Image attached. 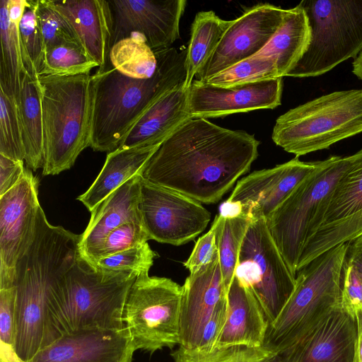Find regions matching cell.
<instances>
[{"label":"cell","instance_id":"cell-1","mask_svg":"<svg viewBox=\"0 0 362 362\" xmlns=\"http://www.w3.org/2000/svg\"><path fill=\"white\" fill-rule=\"evenodd\" d=\"M259 144L246 132L191 117L160 145L141 177L201 203L214 204L250 170Z\"/></svg>","mask_w":362,"mask_h":362},{"label":"cell","instance_id":"cell-2","mask_svg":"<svg viewBox=\"0 0 362 362\" xmlns=\"http://www.w3.org/2000/svg\"><path fill=\"white\" fill-rule=\"evenodd\" d=\"M80 240L81 235L51 225L40 206L33 242L16 265L15 348L23 362L54 341L48 300L55 283L74 264Z\"/></svg>","mask_w":362,"mask_h":362},{"label":"cell","instance_id":"cell-3","mask_svg":"<svg viewBox=\"0 0 362 362\" xmlns=\"http://www.w3.org/2000/svg\"><path fill=\"white\" fill-rule=\"evenodd\" d=\"M157 66L146 79L128 77L111 64L92 75L93 112L90 144L93 151L117 149L136 122L161 96L185 83L187 49L154 52Z\"/></svg>","mask_w":362,"mask_h":362},{"label":"cell","instance_id":"cell-4","mask_svg":"<svg viewBox=\"0 0 362 362\" xmlns=\"http://www.w3.org/2000/svg\"><path fill=\"white\" fill-rule=\"evenodd\" d=\"M138 275L133 271L102 269L79 252L51 290L47 308L54 340L82 328L125 327L124 304Z\"/></svg>","mask_w":362,"mask_h":362},{"label":"cell","instance_id":"cell-5","mask_svg":"<svg viewBox=\"0 0 362 362\" xmlns=\"http://www.w3.org/2000/svg\"><path fill=\"white\" fill-rule=\"evenodd\" d=\"M44 134L43 175L70 169L89 147L93 77L40 76Z\"/></svg>","mask_w":362,"mask_h":362},{"label":"cell","instance_id":"cell-6","mask_svg":"<svg viewBox=\"0 0 362 362\" xmlns=\"http://www.w3.org/2000/svg\"><path fill=\"white\" fill-rule=\"evenodd\" d=\"M356 158V153L322 160L265 218L276 247L295 276L306 240L321 226L336 185Z\"/></svg>","mask_w":362,"mask_h":362},{"label":"cell","instance_id":"cell-7","mask_svg":"<svg viewBox=\"0 0 362 362\" xmlns=\"http://www.w3.org/2000/svg\"><path fill=\"white\" fill-rule=\"evenodd\" d=\"M347 246L348 242L336 245L297 272L295 288L269 325L263 346L278 354L341 305V272Z\"/></svg>","mask_w":362,"mask_h":362},{"label":"cell","instance_id":"cell-8","mask_svg":"<svg viewBox=\"0 0 362 362\" xmlns=\"http://www.w3.org/2000/svg\"><path fill=\"white\" fill-rule=\"evenodd\" d=\"M362 132V89L331 93L276 120L272 140L296 157L329 148Z\"/></svg>","mask_w":362,"mask_h":362},{"label":"cell","instance_id":"cell-9","mask_svg":"<svg viewBox=\"0 0 362 362\" xmlns=\"http://www.w3.org/2000/svg\"><path fill=\"white\" fill-rule=\"evenodd\" d=\"M310 30L309 45L287 76L312 77L325 74L362 50V0H304Z\"/></svg>","mask_w":362,"mask_h":362},{"label":"cell","instance_id":"cell-10","mask_svg":"<svg viewBox=\"0 0 362 362\" xmlns=\"http://www.w3.org/2000/svg\"><path fill=\"white\" fill-rule=\"evenodd\" d=\"M182 286L165 277L138 275L124 308L123 321L136 350L151 354L180 341Z\"/></svg>","mask_w":362,"mask_h":362},{"label":"cell","instance_id":"cell-11","mask_svg":"<svg viewBox=\"0 0 362 362\" xmlns=\"http://www.w3.org/2000/svg\"><path fill=\"white\" fill-rule=\"evenodd\" d=\"M235 276L261 304L269 324L278 317L296 286L264 217H252L243 238Z\"/></svg>","mask_w":362,"mask_h":362},{"label":"cell","instance_id":"cell-12","mask_svg":"<svg viewBox=\"0 0 362 362\" xmlns=\"http://www.w3.org/2000/svg\"><path fill=\"white\" fill-rule=\"evenodd\" d=\"M139 208L150 240L177 246L193 240L211 219L201 202L143 178Z\"/></svg>","mask_w":362,"mask_h":362},{"label":"cell","instance_id":"cell-13","mask_svg":"<svg viewBox=\"0 0 362 362\" xmlns=\"http://www.w3.org/2000/svg\"><path fill=\"white\" fill-rule=\"evenodd\" d=\"M286 10L270 4L247 9L230 21L216 50L194 80L210 77L259 53L281 25Z\"/></svg>","mask_w":362,"mask_h":362},{"label":"cell","instance_id":"cell-14","mask_svg":"<svg viewBox=\"0 0 362 362\" xmlns=\"http://www.w3.org/2000/svg\"><path fill=\"white\" fill-rule=\"evenodd\" d=\"M355 315L334 308L268 362H356Z\"/></svg>","mask_w":362,"mask_h":362},{"label":"cell","instance_id":"cell-15","mask_svg":"<svg viewBox=\"0 0 362 362\" xmlns=\"http://www.w3.org/2000/svg\"><path fill=\"white\" fill-rule=\"evenodd\" d=\"M112 13V46L132 33L141 35L153 52L169 49L180 37L185 0L108 1Z\"/></svg>","mask_w":362,"mask_h":362},{"label":"cell","instance_id":"cell-16","mask_svg":"<svg viewBox=\"0 0 362 362\" xmlns=\"http://www.w3.org/2000/svg\"><path fill=\"white\" fill-rule=\"evenodd\" d=\"M282 77L230 86L194 80L188 88L192 117H217L281 105Z\"/></svg>","mask_w":362,"mask_h":362},{"label":"cell","instance_id":"cell-17","mask_svg":"<svg viewBox=\"0 0 362 362\" xmlns=\"http://www.w3.org/2000/svg\"><path fill=\"white\" fill-rule=\"evenodd\" d=\"M40 206L38 180L25 168L21 180L0 196V265L16 269L31 245Z\"/></svg>","mask_w":362,"mask_h":362},{"label":"cell","instance_id":"cell-18","mask_svg":"<svg viewBox=\"0 0 362 362\" xmlns=\"http://www.w3.org/2000/svg\"><path fill=\"white\" fill-rule=\"evenodd\" d=\"M135 351L126 327L82 328L64 333L30 362H132Z\"/></svg>","mask_w":362,"mask_h":362},{"label":"cell","instance_id":"cell-19","mask_svg":"<svg viewBox=\"0 0 362 362\" xmlns=\"http://www.w3.org/2000/svg\"><path fill=\"white\" fill-rule=\"evenodd\" d=\"M322 161L303 162L298 157L272 168L255 171L240 180L229 198L243 213L267 218Z\"/></svg>","mask_w":362,"mask_h":362},{"label":"cell","instance_id":"cell-20","mask_svg":"<svg viewBox=\"0 0 362 362\" xmlns=\"http://www.w3.org/2000/svg\"><path fill=\"white\" fill-rule=\"evenodd\" d=\"M226 298L217 251L208 264L189 274L182 286L180 346H197L207 321Z\"/></svg>","mask_w":362,"mask_h":362},{"label":"cell","instance_id":"cell-21","mask_svg":"<svg viewBox=\"0 0 362 362\" xmlns=\"http://www.w3.org/2000/svg\"><path fill=\"white\" fill-rule=\"evenodd\" d=\"M71 26L78 42L100 69L109 61L113 18L108 1L52 0Z\"/></svg>","mask_w":362,"mask_h":362},{"label":"cell","instance_id":"cell-22","mask_svg":"<svg viewBox=\"0 0 362 362\" xmlns=\"http://www.w3.org/2000/svg\"><path fill=\"white\" fill-rule=\"evenodd\" d=\"M141 179V175L132 177L90 211V221L79 242L83 257L92 261L108 234L121 225L142 223L139 208Z\"/></svg>","mask_w":362,"mask_h":362},{"label":"cell","instance_id":"cell-23","mask_svg":"<svg viewBox=\"0 0 362 362\" xmlns=\"http://www.w3.org/2000/svg\"><path fill=\"white\" fill-rule=\"evenodd\" d=\"M269 322L254 293L234 276L227 293V315L217 346H263Z\"/></svg>","mask_w":362,"mask_h":362},{"label":"cell","instance_id":"cell-24","mask_svg":"<svg viewBox=\"0 0 362 362\" xmlns=\"http://www.w3.org/2000/svg\"><path fill=\"white\" fill-rule=\"evenodd\" d=\"M188 89L180 86L154 103L136 122L119 148L160 146L191 118Z\"/></svg>","mask_w":362,"mask_h":362},{"label":"cell","instance_id":"cell-25","mask_svg":"<svg viewBox=\"0 0 362 362\" xmlns=\"http://www.w3.org/2000/svg\"><path fill=\"white\" fill-rule=\"evenodd\" d=\"M160 146L118 148L109 152L99 175L77 199L90 212L111 193L132 177L142 175L146 165Z\"/></svg>","mask_w":362,"mask_h":362},{"label":"cell","instance_id":"cell-26","mask_svg":"<svg viewBox=\"0 0 362 362\" xmlns=\"http://www.w3.org/2000/svg\"><path fill=\"white\" fill-rule=\"evenodd\" d=\"M28 0L0 1V86L17 100L25 69L23 64L19 24Z\"/></svg>","mask_w":362,"mask_h":362},{"label":"cell","instance_id":"cell-27","mask_svg":"<svg viewBox=\"0 0 362 362\" xmlns=\"http://www.w3.org/2000/svg\"><path fill=\"white\" fill-rule=\"evenodd\" d=\"M310 30L305 13L298 4L287 9L284 21L267 45L256 55L276 60L281 77L287 76L305 52Z\"/></svg>","mask_w":362,"mask_h":362},{"label":"cell","instance_id":"cell-28","mask_svg":"<svg viewBox=\"0 0 362 362\" xmlns=\"http://www.w3.org/2000/svg\"><path fill=\"white\" fill-rule=\"evenodd\" d=\"M18 104L25 161L28 168L35 171L42 168L44 163L42 96L38 78H33L26 72L24 73Z\"/></svg>","mask_w":362,"mask_h":362},{"label":"cell","instance_id":"cell-29","mask_svg":"<svg viewBox=\"0 0 362 362\" xmlns=\"http://www.w3.org/2000/svg\"><path fill=\"white\" fill-rule=\"evenodd\" d=\"M230 23L212 11H200L195 16L187 49L186 89L214 54Z\"/></svg>","mask_w":362,"mask_h":362},{"label":"cell","instance_id":"cell-30","mask_svg":"<svg viewBox=\"0 0 362 362\" xmlns=\"http://www.w3.org/2000/svg\"><path fill=\"white\" fill-rule=\"evenodd\" d=\"M250 221L251 217L246 214L235 217L218 214L211 225L216 234L220 267L227 293L235 276L240 250Z\"/></svg>","mask_w":362,"mask_h":362},{"label":"cell","instance_id":"cell-31","mask_svg":"<svg viewBox=\"0 0 362 362\" xmlns=\"http://www.w3.org/2000/svg\"><path fill=\"white\" fill-rule=\"evenodd\" d=\"M109 61L119 72L136 79L151 78L157 66L155 53L147 45L144 37L137 33H132L114 44L110 51Z\"/></svg>","mask_w":362,"mask_h":362},{"label":"cell","instance_id":"cell-32","mask_svg":"<svg viewBox=\"0 0 362 362\" xmlns=\"http://www.w3.org/2000/svg\"><path fill=\"white\" fill-rule=\"evenodd\" d=\"M362 235V209L344 218L321 226L308 238L297 272L327 250Z\"/></svg>","mask_w":362,"mask_h":362},{"label":"cell","instance_id":"cell-33","mask_svg":"<svg viewBox=\"0 0 362 362\" xmlns=\"http://www.w3.org/2000/svg\"><path fill=\"white\" fill-rule=\"evenodd\" d=\"M356 153L354 164L332 192L321 226L344 218L362 209V149Z\"/></svg>","mask_w":362,"mask_h":362},{"label":"cell","instance_id":"cell-34","mask_svg":"<svg viewBox=\"0 0 362 362\" xmlns=\"http://www.w3.org/2000/svg\"><path fill=\"white\" fill-rule=\"evenodd\" d=\"M98 64L77 42L55 46L45 52L40 76H72L89 74Z\"/></svg>","mask_w":362,"mask_h":362},{"label":"cell","instance_id":"cell-35","mask_svg":"<svg viewBox=\"0 0 362 362\" xmlns=\"http://www.w3.org/2000/svg\"><path fill=\"white\" fill-rule=\"evenodd\" d=\"M38 0H28V4L19 24V35L25 71L37 78L45 54V45L37 16Z\"/></svg>","mask_w":362,"mask_h":362},{"label":"cell","instance_id":"cell-36","mask_svg":"<svg viewBox=\"0 0 362 362\" xmlns=\"http://www.w3.org/2000/svg\"><path fill=\"white\" fill-rule=\"evenodd\" d=\"M174 362H268L275 354L264 346H217L209 351L179 346L170 354Z\"/></svg>","mask_w":362,"mask_h":362},{"label":"cell","instance_id":"cell-37","mask_svg":"<svg viewBox=\"0 0 362 362\" xmlns=\"http://www.w3.org/2000/svg\"><path fill=\"white\" fill-rule=\"evenodd\" d=\"M0 154L16 160H25L18 100L1 86Z\"/></svg>","mask_w":362,"mask_h":362},{"label":"cell","instance_id":"cell-38","mask_svg":"<svg viewBox=\"0 0 362 362\" xmlns=\"http://www.w3.org/2000/svg\"><path fill=\"white\" fill-rule=\"evenodd\" d=\"M278 77L281 76L274 58L255 55L231 66L202 83L218 86H230Z\"/></svg>","mask_w":362,"mask_h":362},{"label":"cell","instance_id":"cell-39","mask_svg":"<svg viewBox=\"0 0 362 362\" xmlns=\"http://www.w3.org/2000/svg\"><path fill=\"white\" fill-rule=\"evenodd\" d=\"M37 16L45 52L65 42H78L71 26L55 8L52 0H38Z\"/></svg>","mask_w":362,"mask_h":362},{"label":"cell","instance_id":"cell-40","mask_svg":"<svg viewBox=\"0 0 362 362\" xmlns=\"http://www.w3.org/2000/svg\"><path fill=\"white\" fill-rule=\"evenodd\" d=\"M156 254L148 242L98 259L95 264L110 271H133L141 274L148 273Z\"/></svg>","mask_w":362,"mask_h":362},{"label":"cell","instance_id":"cell-41","mask_svg":"<svg viewBox=\"0 0 362 362\" xmlns=\"http://www.w3.org/2000/svg\"><path fill=\"white\" fill-rule=\"evenodd\" d=\"M16 287L0 289V362H23L15 348Z\"/></svg>","mask_w":362,"mask_h":362},{"label":"cell","instance_id":"cell-42","mask_svg":"<svg viewBox=\"0 0 362 362\" xmlns=\"http://www.w3.org/2000/svg\"><path fill=\"white\" fill-rule=\"evenodd\" d=\"M149 240L142 223L122 224L108 234L90 262L95 264L101 258L143 245Z\"/></svg>","mask_w":362,"mask_h":362},{"label":"cell","instance_id":"cell-43","mask_svg":"<svg viewBox=\"0 0 362 362\" xmlns=\"http://www.w3.org/2000/svg\"><path fill=\"white\" fill-rule=\"evenodd\" d=\"M341 306L353 315L362 308V276L345 257L341 272Z\"/></svg>","mask_w":362,"mask_h":362},{"label":"cell","instance_id":"cell-44","mask_svg":"<svg viewBox=\"0 0 362 362\" xmlns=\"http://www.w3.org/2000/svg\"><path fill=\"white\" fill-rule=\"evenodd\" d=\"M217 251L215 231L211 226L210 230L197 240L184 266L189 271L190 274H193L208 264Z\"/></svg>","mask_w":362,"mask_h":362},{"label":"cell","instance_id":"cell-45","mask_svg":"<svg viewBox=\"0 0 362 362\" xmlns=\"http://www.w3.org/2000/svg\"><path fill=\"white\" fill-rule=\"evenodd\" d=\"M227 315V298L222 300L207 321L197 346L200 351H209L214 349L223 328Z\"/></svg>","mask_w":362,"mask_h":362},{"label":"cell","instance_id":"cell-46","mask_svg":"<svg viewBox=\"0 0 362 362\" xmlns=\"http://www.w3.org/2000/svg\"><path fill=\"white\" fill-rule=\"evenodd\" d=\"M25 170L24 160H16L0 154V196L18 184Z\"/></svg>","mask_w":362,"mask_h":362},{"label":"cell","instance_id":"cell-47","mask_svg":"<svg viewBox=\"0 0 362 362\" xmlns=\"http://www.w3.org/2000/svg\"><path fill=\"white\" fill-rule=\"evenodd\" d=\"M345 259L362 276V235L348 242Z\"/></svg>","mask_w":362,"mask_h":362},{"label":"cell","instance_id":"cell-48","mask_svg":"<svg viewBox=\"0 0 362 362\" xmlns=\"http://www.w3.org/2000/svg\"><path fill=\"white\" fill-rule=\"evenodd\" d=\"M357 326L356 361L362 362V308L355 313Z\"/></svg>","mask_w":362,"mask_h":362},{"label":"cell","instance_id":"cell-49","mask_svg":"<svg viewBox=\"0 0 362 362\" xmlns=\"http://www.w3.org/2000/svg\"><path fill=\"white\" fill-rule=\"evenodd\" d=\"M352 71L362 81V50L353 62Z\"/></svg>","mask_w":362,"mask_h":362},{"label":"cell","instance_id":"cell-50","mask_svg":"<svg viewBox=\"0 0 362 362\" xmlns=\"http://www.w3.org/2000/svg\"><path fill=\"white\" fill-rule=\"evenodd\" d=\"M357 362V361H356Z\"/></svg>","mask_w":362,"mask_h":362}]
</instances>
